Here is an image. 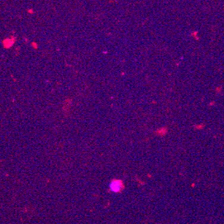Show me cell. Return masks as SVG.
Masks as SVG:
<instances>
[{
  "label": "cell",
  "mask_w": 224,
  "mask_h": 224,
  "mask_svg": "<svg viewBox=\"0 0 224 224\" xmlns=\"http://www.w3.org/2000/svg\"><path fill=\"white\" fill-rule=\"evenodd\" d=\"M122 182L119 181H113L110 184V189L114 192H118L122 188Z\"/></svg>",
  "instance_id": "cell-1"
}]
</instances>
